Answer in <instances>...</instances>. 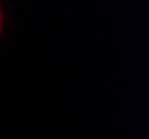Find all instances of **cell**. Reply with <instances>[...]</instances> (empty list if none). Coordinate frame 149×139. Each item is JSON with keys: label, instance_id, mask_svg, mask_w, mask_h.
<instances>
[{"label": "cell", "instance_id": "obj_1", "mask_svg": "<svg viewBox=\"0 0 149 139\" xmlns=\"http://www.w3.org/2000/svg\"><path fill=\"white\" fill-rule=\"evenodd\" d=\"M2 24H3V16H2L1 8H0V33H1V30H2Z\"/></svg>", "mask_w": 149, "mask_h": 139}]
</instances>
